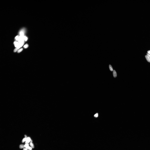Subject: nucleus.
<instances>
[{
  "label": "nucleus",
  "instance_id": "f257e3e1",
  "mask_svg": "<svg viewBox=\"0 0 150 150\" xmlns=\"http://www.w3.org/2000/svg\"><path fill=\"white\" fill-rule=\"evenodd\" d=\"M65 76V72L63 69H58L54 71L47 80L48 85L50 90L55 91H59L60 87L64 81Z\"/></svg>",
  "mask_w": 150,
  "mask_h": 150
},
{
  "label": "nucleus",
  "instance_id": "f03ea898",
  "mask_svg": "<svg viewBox=\"0 0 150 150\" xmlns=\"http://www.w3.org/2000/svg\"><path fill=\"white\" fill-rule=\"evenodd\" d=\"M61 100L54 103L48 107V111L44 117L35 123L34 127L35 131L40 130L52 118L54 117L59 112L61 107Z\"/></svg>",
  "mask_w": 150,
  "mask_h": 150
},
{
  "label": "nucleus",
  "instance_id": "7ed1b4c3",
  "mask_svg": "<svg viewBox=\"0 0 150 150\" xmlns=\"http://www.w3.org/2000/svg\"><path fill=\"white\" fill-rule=\"evenodd\" d=\"M34 108L36 110L38 117L41 119H42L45 115L48 110V107L46 105L41 104L40 103L35 104Z\"/></svg>",
  "mask_w": 150,
  "mask_h": 150
},
{
  "label": "nucleus",
  "instance_id": "20e7f679",
  "mask_svg": "<svg viewBox=\"0 0 150 150\" xmlns=\"http://www.w3.org/2000/svg\"><path fill=\"white\" fill-rule=\"evenodd\" d=\"M71 116V113L70 110L66 109L59 114V118L61 120L64 121L70 119Z\"/></svg>",
  "mask_w": 150,
  "mask_h": 150
},
{
  "label": "nucleus",
  "instance_id": "39448f33",
  "mask_svg": "<svg viewBox=\"0 0 150 150\" xmlns=\"http://www.w3.org/2000/svg\"><path fill=\"white\" fill-rule=\"evenodd\" d=\"M57 124V122L56 120L52 121L44 126L43 130L45 132H49L53 129Z\"/></svg>",
  "mask_w": 150,
  "mask_h": 150
},
{
  "label": "nucleus",
  "instance_id": "423d86ee",
  "mask_svg": "<svg viewBox=\"0 0 150 150\" xmlns=\"http://www.w3.org/2000/svg\"><path fill=\"white\" fill-rule=\"evenodd\" d=\"M38 97L40 100L42 102H44L45 101H47L48 98L47 91L45 89H43L40 91L38 94Z\"/></svg>",
  "mask_w": 150,
  "mask_h": 150
},
{
  "label": "nucleus",
  "instance_id": "0eeeda50",
  "mask_svg": "<svg viewBox=\"0 0 150 150\" xmlns=\"http://www.w3.org/2000/svg\"><path fill=\"white\" fill-rule=\"evenodd\" d=\"M59 97L62 102L65 103L69 100V95L66 91L61 90L59 93Z\"/></svg>",
  "mask_w": 150,
  "mask_h": 150
}]
</instances>
